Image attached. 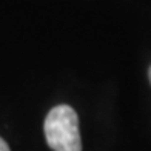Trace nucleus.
Instances as JSON below:
<instances>
[{"instance_id": "nucleus-1", "label": "nucleus", "mask_w": 151, "mask_h": 151, "mask_svg": "<svg viewBox=\"0 0 151 151\" xmlns=\"http://www.w3.org/2000/svg\"><path fill=\"white\" fill-rule=\"evenodd\" d=\"M45 137L52 151H82L79 117L71 106L59 105L48 113Z\"/></svg>"}, {"instance_id": "nucleus-3", "label": "nucleus", "mask_w": 151, "mask_h": 151, "mask_svg": "<svg viewBox=\"0 0 151 151\" xmlns=\"http://www.w3.org/2000/svg\"><path fill=\"white\" fill-rule=\"evenodd\" d=\"M148 76H150V82H151V66H150V73H148Z\"/></svg>"}, {"instance_id": "nucleus-2", "label": "nucleus", "mask_w": 151, "mask_h": 151, "mask_svg": "<svg viewBox=\"0 0 151 151\" xmlns=\"http://www.w3.org/2000/svg\"><path fill=\"white\" fill-rule=\"evenodd\" d=\"M0 151H9V148H8V145H6V142L0 137Z\"/></svg>"}]
</instances>
